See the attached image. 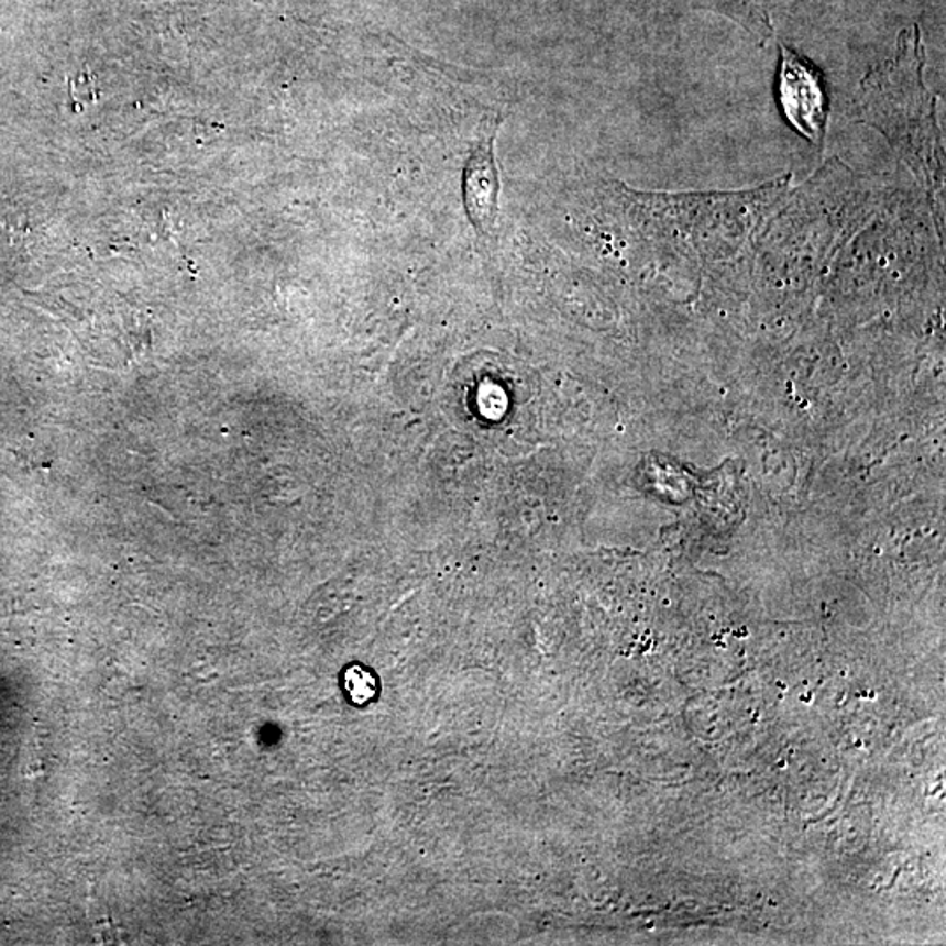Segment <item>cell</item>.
<instances>
[{
    "instance_id": "7a4b0ae2",
    "label": "cell",
    "mask_w": 946,
    "mask_h": 946,
    "mask_svg": "<svg viewBox=\"0 0 946 946\" xmlns=\"http://www.w3.org/2000/svg\"><path fill=\"white\" fill-rule=\"evenodd\" d=\"M779 99L794 129L812 142L826 135L827 97L821 76L809 62L780 44Z\"/></svg>"
},
{
    "instance_id": "277c9868",
    "label": "cell",
    "mask_w": 946,
    "mask_h": 946,
    "mask_svg": "<svg viewBox=\"0 0 946 946\" xmlns=\"http://www.w3.org/2000/svg\"><path fill=\"white\" fill-rule=\"evenodd\" d=\"M702 8L714 9L724 16L745 26L757 40H768L773 34L771 4L773 0H693Z\"/></svg>"
},
{
    "instance_id": "5b68a950",
    "label": "cell",
    "mask_w": 946,
    "mask_h": 946,
    "mask_svg": "<svg viewBox=\"0 0 946 946\" xmlns=\"http://www.w3.org/2000/svg\"><path fill=\"white\" fill-rule=\"evenodd\" d=\"M344 685L345 693L348 696L353 700L358 705H363V703L371 702L372 697L375 696V691H377V682H375L374 676L369 673L366 670H362V668H349L345 671L344 675Z\"/></svg>"
},
{
    "instance_id": "8992f818",
    "label": "cell",
    "mask_w": 946,
    "mask_h": 946,
    "mask_svg": "<svg viewBox=\"0 0 946 946\" xmlns=\"http://www.w3.org/2000/svg\"><path fill=\"white\" fill-rule=\"evenodd\" d=\"M70 94H73L76 102L85 103V102H94L95 100V82L91 76H74L73 81H70Z\"/></svg>"
},
{
    "instance_id": "3957f363",
    "label": "cell",
    "mask_w": 946,
    "mask_h": 946,
    "mask_svg": "<svg viewBox=\"0 0 946 946\" xmlns=\"http://www.w3.org/2000/svg\"><path fill=\"white\" fill-rule=\"evenodd\" d=\"M465 188L466 206L472 220L477 223L495 221L496 177L491 150L484 147L470 160Z\"/></svg>"
},
{
    "instance_id": "6da1fadb",
    "label": "cell",
    "mask_w": 946,
    "mask_h": 946,
    "mask_svg": "<svg viewBox=\"0 0 946 946\" xmlns=\"http://www.w3.org/2000/svg\"><path fill=\"white\" fill-rule=\"evenodd\" d=\"M856 109L859 121L882 132L936 206L939 195L943 197L945 151L936 99L925 87L919 26L901 32L894 58L866 74Z\"/></svg>"
}]
</instances>
